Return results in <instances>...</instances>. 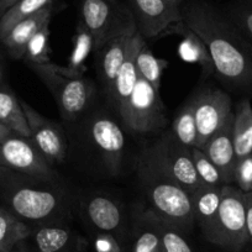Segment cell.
I'll return each instance as SVG.
<instances>
[{
    "label": "cell",
    "instance_id": "1",
    "mask_svg": "<svg viewBox=\"0 0 252 252\" xmlns=\"http://www.w3.org/2000/svg\"><path fill=\"white\" fill-rule=\"evenodd\" d=\"M184 24L203 40L215 74L234 88L252 91V43L225 14L204 0L181 6Z\"/></svg>",
    "mask_w": 252,
    "mask_h": 252
},
{
    "label": "cell",
    "instance_id": "2",
    "mask_svg": "<svg viewBox=\"0 0 252 252\" xmlns=\"http://www.w3.org/2000/svg\"><path fill=\"white\" fill-rule=\"evenodd\" d=\"M0 197L6 209L26 224H55L63 217V195L53 188L0 174Z\"/></svg>",
    "mask_w": 252,
    "mask_h": 252
},
{
    "label": "cell",
    "instance_id": "3",
    "mask_svg": "<svg viewBox=\"0 0 252 252\" xmlns=\"http://www.w3.org/2000/svg\"><path fill=\"white\" fill-rule=\"evenodd\" d=\"M139 177L150 212L183 232L194 226L192 197L188 190L164 177L142 158L139 161Z\"/></svg>",
    "mask_w": 252,
    "mask_h": 252
},
{
    "label": "cell",
    "instance_id": "4",
    "mask_svg": "<svg viewBox=\"0 0 252 252\" xmlns=\"http://www.w3.org/2000/svg\"><path fill=\"white\" fill-rule=\"evenodd\" d=\"M29 67L51 92L64 120H76L88 108L93 89L83 74L73 73L67 67L51 62Z\"/></svg>",
    "mask_w": 252,
    "mask_h": 252
},
{
    "label": "cell",
    "instance_id": "5",
    "mask_svg": "<svg viewBox=\"0 0 252 252\" xmlns=\"http://www.w3.org/2000/svg\"><path fill=\"white\" fill-rule=\"evenodd\" d=\"M205 239L227 252H241L249 244L244 192L232 184L221 188V202L212 224L203 230Z\"/></svg>",
    "mask_w": 252,
    "mask_h": 252
},
{
    "label": "cell",
    "instance_id": "6",
    "mask_svg": "<svg viewBox=\"0 0 252 252\" xmlns=\"http://www.w3.org/2000/svg\"><path fill=\"white\" fill-rule=\"evenodd\" d=\"M140 158L149 162L161 174L193 193L202 187L190 150L182 146L171 131L147 149Z\"/></svg>",
    "mask_w": 252,
    "mask_h": 252
},
{
    "label": "cell",
    "instance_id": "7",
    "mask_svg": "<svg viewBox=\"0 0 252 252\" xmlns=\"http://www.w3.org/2000/svg\"><path fill=\"white\" fill-rule=\"evenodd\" d=\"M0 167L32 178L51 181L56 172L30 137L3 126L0 132Z\"/></svg>",
    "mask_w": 252,
    "mask_h": 252
},
{
    "label": "cell",
    "instance_id": "8",
    "mask_svg": "<svg viewBox=\"0 0 252 252\" xmlns=\"http://www.w3.org/2000/svg\"><path fill=\"white\" fill-rule=\"evenodd\" d=\"M120 115L127 129L141 134L161 130L167 125L166 110L159 92L140 76Z\"/></svg>",
    "mask_w": 252,
    "mask_h": 252
},
{
    "label": "cell",
    "instance_id": "9",
    "mask_svg": "<svg viewBox=\"0 0 252 252\" xmlns=\"http://www.w3.org/2000/svg\"><path fill=\"white\" fill-rule=\"evenodd\" d=\"M131 20L134 18L130 9L118 0H82L81 23L93 35L96 50H100Z\"/></svg>",
    "mask_w": 252,
    "mask_h": 252
},
{
    "label": "cell",
    "instance_id": "10",
    "mask_svg": "<svg viewBox=\"0 0 252 252\" xmlns=\"http://www.w3.org/2000/svg\"><path fill=\"white\" fill-rule=\"evenodd\" d=\"M198 130V149L214 136L231 115V98L220 89H207L192 100Z\"/></svg>",
    "mask_w": 252,
    "mask_h": 252
},
{
    "label": "cell",
    "instance_id": "11",
    "mask_svg": "<svg viewBox=\"0 0 252 252\" xmlns=\"http://www.w3.org/2000/svg\"><path fill=\"white\" fill-rule=\"evenodd\" d=\"M129 9L144 38L163 35L183 20L181 6L168 0H129Z\"/></svg>",
    "mask_w": 252,
    "mask_h": 252
},
{
    "label": "cell",
    "instance_id": "12",
    "mask_svg": "<svg viewBox=\"0 0 252 252\" xmlns=\"http://www.w3.org/2000/svg\"><path fill=\"white\" fill-rule=\"evenodd\" d=\"M21 105L28 119L30 139L35 146L50 163L62 162L66 158L68 144L61 126L46 119L25 101H21Z\"/></svg>",
    "mask_w": 252,
    "mask_h": 252
},
{
    "label": "cell",
    "instance_id": "13",
    "mask_svg": "<svg viewBox=\"0 0 252 252\" xmlns=\"http://www.w3.org/2000/svg\"><path fill=\"white\" fill-rule=\"evenodd\" d=\"M91 137L108 171L119 174L125 149V136L120 125L109 116H96L91 124Z\"/></svg>",
    "mask_w": 252,
    "mask_h": 252
},
{
    "label": "cell",
    "instance_id": "14",
    "mask_svg": "<svg viewBox=\"0 0 252 252\" xmlns=\"http://www.w3.org/2000/svg\"><path fill=\"white\" fill-rule=\"evenodd\" d=\"M136 33V24H135V20H131L99 50L100 51V73L106 91L110 88L114 79L116 78L119 71L123 67L124 62L129 56Z\"/></svg>",
    "mask_w": 252,
    "mask_h": 252
},
{
    "label": "cell",
    "instance_id": "15",
    "mask_svg": "<svg viewBox=\"0 0 252 252\" xmlns=\"http://www.w3.org/2000/svg\"><path fill=\"white\" fill-rule=\"evenodd\" d=\"M83 209L94 232H109L126 237L127 231L124 213L119 203L113 198L108 195H93L87 199Z\"/></svg>",
    "mask_w": 252,
    "mask_h": 252
},
{
    "label": "cell",
    "instance_id": "16",
    "mask_svg": "<svg viewBox=\"0 0 252 252\" xmlns=\"http://www.w3.org/2000/svg\"><path fill=\"white\" fill-rule=\"evenodd\" d=\"M232 124L234 113L229 116L221 129L202 147L203 152L218 167L225 184H232L234 182V169L237 161L232 137Z\"/></svg>",
    "mask_w": 252,
    "mask_h": 252
},
{
    "label": "cell",
    "instance_id": "17",
    "mask_svg": "<svg viewBox=\"0 0 252 252\" xmlns=\"http://www.w3.org/2000/svg\"><path fill=\"white\" fill-rule=\"evenodd\" d=\"M36 252H83L84 242L68 226L55 224L37 225L31 234Z\"/></svg>",
    "mask_w": 252,
    "mask_h": 252
},
{
    "label": "cell",
    "instance_id": "18",
    "mask_svg": "<svg viewBox=\"0 0 252 252\" xmlns=\"http://www.w3.org/2000/svg\"><path fill=\"white\" fill-rule=\"evenodd\" d=\"M145 45V38L142 37L141 33L137 31L136 36L132 42L131 50H130L129 56L124 62L123 67L119 71L118 76L114 79L113 84L110 88L108 89L109 96H110L111 101L118 109L119 114L124 110L126 106L129 98L131 96L132 91L135 88L137 78H139V73H137L136 68V57L139 51L141 50L142 46Z\"/></svg>",
    "mask_w": 252,
    "mask_h": 252
},
{
    "label": "cell",
    "instance_id": "19",
    "mask_svg": "<svg viewBox=\"0 0 252 252\" xmlns=\"http://www.w3.org/2000/svg\"><path fill=\"white\" fill-rule=\"evenodd\" d=\"M52 13L53 4L40 10L35 15L30 16L25 20H21L0 38L11 57L16 58V60H20L24 57L29 41L42 26H45L46 24H50Z\"/></svg>",
    "mask_w": 252,
    "mask_h": 252
},
{
    "label": "cell",
    "instance_id": "20",
    "mask_svg": "<svg viewBox=\"0 0 252 252\" xmlns=\"http://www.w3.org/2000/svg\"><path fill=\"white\" fill-rule=\"evenodd\" d=\"M166 33H178L183 37L181 48H179V53H181L183 60L188 61V62L198 63L202 67V71L205 76L215 73L214 63H213L205 43L192 29H189L184 24L183 20L169 28V30Z\"/></svg>",
    "mask_w": 252,
    "mask_h": 252
},
{
    "label": "cell",
    "instance_id": "21",
    "mask_svg": "<svg viewBox=\"0 0 252 252\" xmlns=\"http://www.w3.org/2000/svg\"><path fill=\"white\" fill-rule=\"evenodd\" d=\"M130 252H163L158 227L149 209L137 214L131 231Z\"/></svg>",
    "mask_w": 252,
    "mask_h": 252
},
{
    "label": "cell",
    "instance_id": "22",
    "mask_svg": "<svg viewBox=\"0 0 252 252\" xmlns=\"http://www.w3.org/2000/svg\"><path fill=\"white\" fill-rule=\"evenodd\" d=\"M232 137L236 159L252 154V105L249 99H242L234 111Z\"/></svg>",
    "mask_w": 252,
    "mask_h": 252
},
{
    "label": "cell",
    "instance_id": "23",
    "mask_svg": "<svg viewBox=\"0 0 252 252\" xmlns=\"http://www.w3.org/2000/svg\"><path fill=\"white\" fill-rule=\"evenodd\" d=\"M222 187L202 186L190 193L194 221L203 230L207 229L217 217L221 202Z\"/></svg>",
    "mask_w": 252,
    "mask_h": 252
},
{
    "label": "cell",
    "instance_id": "24",
    "mask_svg": "<svg viewBox=\"0 0 252 252\" xmlns=\"http://www.w3.org/2000/svg\"><path fill=\"white\" fill-rule=\"evenodd\" d=\"M0 124L23 136L30 137L28 119L21 101L8 87H0Z\"/></svg>",
    "mask_w": 252,
    "mask_h": 252
},
{
    "label": "cell",
    "instance_id": "25",
    "mask_svg": "<svg viewBox=\"0 0 252 252\" xmlns=\"http://www.w3.org/2000/svg\"><path fill=\"white\" fill-rule=\"evenodd\" d=\"M32 234V227L21 221L5 207H0V252H5L25 241Z\"/></svg>",
    "mask_w": 252,
    "mask_h": 252
},
{
    "label": "cell",
    "instance_id": "26",
    "mask_svg": "<svg viewBox=\"0 0 252 252\" xmlns=\"http://www.w3.org/2000/svg\"><path fill=\"white\" fill-rule=\"evenodd\" d=\"M171 134L182 146L189 150L197 147L198 130L192 101H189L178 111L172 123Z\"/></svg>",
    "mask_w": 252,
    "mask_h": 252
},
{
    "label": "cell",
    "instance_id": "27",
    "mask_svg": "<svg viewBox=\"0 0 252 252\" xmlns=\"http://www.w3.org/2000/svg\"><path fill=\"white\" fill-rule=\"evenodd\" d=\"M73 48L69 56L67 68L77 74H83L86 72V61L94 48L93 35L88 29L79 21L77 25L76 33L73 36Z\"/></svg>",
    "mask_w": 252,
    "mask_h": 252
},
{
    "label": "cell",
    "instance_id": "28",
    "mask_svg": "<svg viewBox=\"0 0 252 252\" xmlns=\"http://www.w3.org/2000/svg\"><path fill=\"white\" fill-rule=\"evenodd\" d=\"M52 4L53 0H20L18 1L0 18V38L21 20L35 15L36 13Z\"/></svg>",
    "mask_w": 252,
    "mask_h": 252
},
{
    "label": "cell",
    "instance_id": "29",
    "mask_svg": "<svg viewBox=\"0 0 252 252\" xmlns=\"http://www.w3.org/2000/svg\"><path fill=\"white\" fill-rule=\"evenodd\" d=\"M168 67V61L158 58L147 48L146 43L139 51L136 57V68L140 77L146 79L157 92L161 87V77L164 69Z\"/></svg>",
    "mask_w": 252,
    "mask_h": 252
},
{
    "label": "cell",
    "instance_id": "30",
    "mask_svg": "<svg viewBox=\"0 0 252 252\" xmlns=\"http://www.w3.org/2000/svg\"><path fill=\"white\" fill-rule=\"evenodd\" d=\"M154 218L158 227L163 252H194L182 230L162 220L156 214H154Z\"/></svg>",
    "mask_w": 252,
    "mask_h": 252
},
{
    "label": "cell",
    "instance_id": "31",
    "mask_svg": "<svg viewBox=\"0 0 252 252\" xmlns=\"http://www.w3.org/2000/svg\"><path fill=\"white\" fill-rule=\"evenodd\" d=\"M50 24H46L29 41L23 58L29 64H42L50 62Z\"/></svg>",
    "mask_w": 252,
    "mask_h": 252
},
{
    "label": "cell",
    "instance_id": "32",
    "mask_svg": "<svg viewBox=\"0 0 252 252\" xmlns=\"http://www.w3.org/2000/svg\"><path fill=\"white\" fill-rule=\"evenodd\" d=\"M195 171H197L202 186L207 187H222L225 186L224 179L218 167L209 159V157L203 152L202 149L193 147L190 149Z\"/></svg>",
    "mask_w": 252,
    "mask_h": 252
},
{
    "label": "cell",
    "instance_id": "33",
    "mask_svg": "<svg viewBox=\"0 0 252 252\" xmlns=\"http://www.w3.org/2000/svg\"><path fill=\"white\" fill-rule=\"evenodd\" d=\"M92 245L94 252H130V242L125 236L109 232H94Z\"/></svg>",
    "mask_w": 252,
    "mask_h": 252
},
{
    "label": "cell",
    "instance_id": "34",
    "mask_svg": "<svg viewBox=\"0 0 252 252\" xmlns=\"http://www.w3.org/2000/svg\"><path fill=\"white\" fill-rule=\"evenodd\" d=\"M225 15L241 31L242 35L252 43V5L251 4H239L230 6Z\"/></svg>",
    "mask_w": 252,
    "mask_h": 252
},
{
    "label": "cell",
    "instance_id": "35",
    "mask_svg": "<svg viewBox=\"0 0 252 252\" xmlns=\"http://www.w3.org/2000/svg\"><path fill=\"white\" fill-rule=\"evenodd\" d=\"M232 184L241 192H252V154L236 161Z\"/></svg>",
    "mask_w": 252,
    "mask_h": 252
},
{
    "label": "cell",
    "instance_id": "36",
    "mask_svg": "<svg viewBox=\"0 0 252 252\" xmlns=\"http://www.w3.org/2000/svg\"><path fill=\"white\" fill-rule=\"evenodd\" d=\"M244 202L247 239H249V244H252V192L244 193Z\"/></svg>",
    "mask_w": 252,
    "mask_h": 252
},
{
    "label": "cell",
    "instance_id": "37",
    "mask_svg": "<svg viewBox=\"0 0 252 252\" xmlns=\"http://www.w3.org/2000/svg\"><path fill=\"white\" fill-rule=\"evenodd\" d=\"M20 0H0V18Z\"/></svg>",
    "mask_w": 252,
    "mask_h": 252
},
{
    "label": "cell",
    "instance_id": "38",
    "mask_svg": "<svg viewBox=\"0 0 252 252\" xmlns=\"http://www.w3.org/2000/svg\"><path fill=\"white\" fill-rule=\"evenodd\" d=\"M24 242L25 241L19 242L18 245H15V246L11 247L10 250H8V251L5 252H36L33 249H30V247H28L26 245H24Z\"/></svg>",
    "mask_w": 252,
    "mask_h": 252
},
{
    "label": "cell",
    "instance_id": "39",
    "mask_svg": "<svg viewBox=\"0 0 252 252\" xmlns=\"http://www.w3.org/2000/svg\"><path fill=\"white\" fill-rule=\"evenodd\" d=\"M168 1H171L172 4L178 6H182V4H183V0H168Z\"/></svg>",
    "mask_w": 252,
    "mask_h": 252
},
{
    "label": "cell",
    "instance_id": "40",
    "mask_svg": "<svg viewBox=\"0 0 252 252\" xmlns=\"http://www.w3.org/2000/svg\"><path fill=\"white\" fill-rule=\"evenodd\" d=\"M1 81H3V66L0 63V87H1Z\"/></svg>",
    "mask_w": 252,
    "mask_h": 252
},
{
    "label": "cell",
    "instance_id": "41",
    "mask_svg": "<svg viewBox=\"0 0 252 252\" xmlns=\"http://www.w3.org/2000/svg\"><path fill=\"white\" fill-rule=\"evenodd\" d=\"M245 3H247V4H251V5H252V0H245Z\"/></svg>",
    "mask_w": 252,
    "mask_h": 252
},
{
    "label": "cell",
    "instance_id": "42",
    "mask_svg": "<svg viewBox=\"0 0 252 252\" xmlns=\"http://www.w3.org/2000/svg\"><path fill=\"white\" fill-rule=\"evenodd\" d=\"M1 130H3V125L0 124V132H1Z\"/></svg>",
    "mask_w": 252,
    "mask_h": 252
}]
</instances>
